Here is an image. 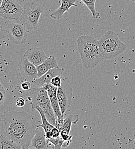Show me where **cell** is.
Listing matches in <instances>:
<instances>
[{
	"mask_svg": "<svg viewBox=\"0 0 135 149\" xmlns=\"http://www.w3.org/2000/svg\"><path fill=\"white\" fill-rule=\"evenodd\" d=\"M37 126L36 119L25 111L4 112L0 116V135L16 142L22 149H29Z\"/></svg>",
	"mask_w": 135,
	"mask_h": 149,
	"instance_id": "1",
	"label": "cell"
},
{
	"mask_svg": "<svg viewBox=\"0 0 135 149\" xmlns=\"http://www.w3.org/2000/svg\"><path fill=\"white\" fill-rule=\"evenodd\" d=\"M77 41L80 59L86 69H93L104 60L98 40L95 38L83 35L78 37Z\"/></svg>",
	"mask_w": 135,
	"mask_h": 149,
	"instance_id": "2",
	"label": "cell"
},
{
	"mask_svg": "<svg viewBox=\"0 0 135 149\" xmlns=\"http://www.w3.org/2000/svg\"><path fill=\"white\" fill-rule=\"evenodd\" d=\"M99 47L105 59H112L123 53L127 45L122 42L114 31H108L98 40Z\"/></svg>",
	"mask_w": 135,
	"mask_h": 149,
	"instance_id": "3",
	"label": "cell"
},
{
	"mask_svg": "<svg viewBox=\"0 0 135 149\" xmlns=\"http://www.w3.org/2000/svg\"><path fill=\"white\" fill-rule=\"evenodd\" d=\"M31 99L32 109L35 110L37 106H40L45 112L48 120L54 126L57 127L58 119L51 106L48 93L45 88L43 87L34 88L31 93Z\"/></svg>",
	"mask_w": 135,
	"mask_h": 149,
	"instance_id": "4",
	"label": "cell"
},
{
	"mask_svg": "<svg viewBox=\"0 0 135 149\" xmlns=\"http://www.w3.org/2000/svg\"><path fill=\"white\" fill-rule=\"evenodd\" d=\"M44 11V8L35 1L25 3L19 21L28 30H36L38 28L39 19Z\"/></svg>",
	"mask_w": 135,
	"mask_h": 149,
	"instance_id": "5",
	"label": "cell"
},
{
	"mask_svg": "<svg viewBox=\"0 0 135 149\" xmlns=\"http://www.w3.org/2000/svg\"><path fill=\"white\" fill-rule=\"evenodd\" d=\"M62 83L58 87L57 96L60 110L63 115L70 107L73 97V90L70 84L69 79L66 77H62Z\"/></svg>",
	"mask_w": 135,
	"mask_h": 149,
	"instance_id": "6",
	"label": "cell"
},
{
	"mask_svg": "<svg viewBox=\"0 0 135 149\" xmlns=\"http://www.w3.org/2000/svg\"><path fill=\"white\" fill-rule=\"evenodd\" d=\"M28 29L18 20V22L9 23L6 26V32L10 41L16 44H23L28 38Z\"/></svg>",
	"mask_w": 135,
	"mask_h": 149,
	"instance_id": "7",
	"label": "cell"
},
{
	"mask_svg": "<svg viewBox=\"0 0 135 149\" xmlns=\"http://www.w3.org/2000/svg\"><path fill=\"white\" fill-rule=\"evenodd\" d=\"M23 12L21 6L15 0H1L0 15L3 19L18 21Z\"/></svg>",
	"mask_w": 135,
	"mask_h": 149,
	"instance_id": "8",
	"label": "cell"
},
{
	"mask_svg": "<svg viewBox=\"0 0 135 149\" xmlns=\"http://www.w3.org/2000/svg\"><path fill=\"white\" fill-rule=\"evenodd\" d=\"M18 69L20 76L27 81L34 83L39 77L37 67L24 55L20 59Z\"/></svg>",
	"mask_w": 135,
	"mask_h": 149,
	"instance_id": "9",
	"label": "cell"
},
{
	"mask_svg": "<svg viewBox=\"0 0 135 149\" xmlns=\"http://www.w3.org/2000/svg\"><path fill=\"white\" fill-rule=\"evenodd\" d=\"M45 90L47 91L48 96L50 97V99L51 101V106L55 112V114L58 119V125L57 127L59 129L62 126L64 122V115H63L60 107L59 106V101H58V96H57V91L58 87L53 86L52 84H47L43 86Z\"/></svg>",
	"mask_w": 135,
	"mask_h": 149,
	"instance_id": "10",
	"label": "cell"
},
{
	"mask_svg": "<svg viewBox=\"0 0 135 149\" xmlns=\"http://www.w3.org/2000/svg\"><path fill=\"white\" fill-rule=\"evenodd\" d=\"M29 149H55V146L47 139L44 129L37 126L35 134L32 139Z\"/></svg>",
	"mask_w": 135,
	"mask_h": 149,
	"instance_id": "11",
	"label": "cell"
},
{
	"mask_svg": "<svg viewBox=\"0 0 135 149\" xmlns=\"http://www.w3.org/2000/svg\"><path fill=\"white\" fill-rule=\"evenodd\" d=\"M24 56L36 67L41 64L48 58L43 49L37 47L28 49L24 53Z\"/></svg>",
	"mask_w": 135,
	"mask_h": 149,
	"instance_id": "12",
	"label": "cell"
},
{
	"mask_svg": "<svg viewBox=\"0 0 135 149\" xmlns=\"http://www.w3.org/2000/svg\"><path fill=\"white\" fill-rule=\"evenodd\" d=\"M64 71L63 68H54L50 70L47 72L42 75L36 79L34 81V84L36 87H41L47 84H51L52 79L57 76H61Z\"/></svg>",
	"mask_w": 135,
	"mask_h": 149,
	"instance_id": "13",
	"label": "cell"
},
{
	"mask_svg": "<svg viewBox=\"0 0 135 149\" xmlns=\"http://www.w3.org/2000/svg\"><path fill=\"white\" fill-rule=\"evenodd\" d=\"M76 0H62L61 5L50 15L51 17L55 19L63 18V15L68 12L71 7H77V5L76 3Z\"/></svg>",
	"mask_w": 135,
	"mask_h": 149,
	"instance_id": "14",
	"label": "cell"
},
{
	"mask_svg": "<svg viewBox=\"0 0 135 149\" xmlns=\"http://www.w3.org/2000/svg\"><path fill=\"white\" fill-rule=\"evenodd\" d=\"M58 67H59V66L55 57L53 55H51L48 57V58L41 64L37 67L38 76L39 77L47 72L50 70Z\"/></svg>",
	"mask_w": 135,
	"mask_h": 149,
	"instance_id": "15",
	"label": "cell"
},
{
	"mask_svg": "<svg viewBox=\"0 0 135 149\" xmlns=\"http://www.w3.org/2000/svg\"><path fill=\"white\" fill-rule=\"evenodd\" d=\"M79 120V116L76 114H70L66 117L64 120L62 126L59 129L60 131H63L66 133L70 134L71 126L73 124H77Z\"/></svg>",
	"mask_w": 135,
	"mask_h": 149,
	"instance_id": "16",
	"label": "cell"
},
{
	"mask_svg": "<svg viewBox=\"0 0 135 149\" xmlns=\"http://www.w3.org/2000/svg\"><path fill=\"white\" fill-rule=\"evenodd\" d=\"M22 147L13 140L0 135V149H21Z\"/></svg>",
	"mask_w": 135,
	"mask_h": 149,
	"instance_id": "17",
	"label": "cell"
},
{
	"mask_svg": "<svg viewBox=\"0 0 135 149\" xmlns=\"http://www.w3.org/2000/svg\"><path fill=\"white\" fill-rule=\"evenodd\" d=\"M35 110H36L38 111L39 112L41 120H42V124L41 125H36V126H39L41 127H43L44 129V130H45V132H47L48 131H51L55 126H54L53 125H52L47 119L46 115H45V113L44 111L39 106H37L35 107Z\"/></svg>",
	"mask_w": 135,
	"mask_h": 149,
	"instance_id": "18",
	"label": "cell"
},
{
	"mask_svg": "<svg viewBox=\"0 0 135 149\" xmlns=\"http://www.w3.org/2000/svg\"><path fill=\"white\" fill-rule=\"evenodd\" d=\"M77 1H82L87 8L89 9L92 14L93 18L97 19L99 17V13L97 11L96 9V0H76Z\"/></svg>",
	"mask_w": 135,
	"mask_h": 149,
	"instance_id": "19",
	"label": "cell"
},
{
	"mask_svg": "<svg viewBox=\"0 0 135 149\" xmlns=\"http://www.w3.org/2000/svg\"><path fill=\"white\" fill-rule=\"evenodd\" d=\"M52 145L55 146V149H60L62 148V145L64 142V140L60 136L57 138H52L50 139H48Z\"/></svg>",
	"mask_w": 135,
	"mask_h": 149,
	"instance_id": "20",
	"label": "cell"
},
{
	"mask_svg": "<svg viewBox=\"0 0 135 149\" xmlns=\"http://www.w3.org/2000/svg\"><path fill=\"white\" fill-rule=\"evenodd\" d=\"M62 83V77L57 76L54 77L52 80H51V84H52L53 86L57 87H59Z\"/></svg>",
	"mask_w": 135,
	"mask_h": 149,
	"instance_id": "21",
	"label": "cell"
},
{
	"mask_svg": "<svg viewBox=\"0 0 135 149\" xmlns=\"http://www.w3.org/2000/svg\"><path fill=\"white\" fill-rule=\"evenodd\" d=\"M6 93L5 90L3 87L2 83H0V103L1 104H2L4 102L6 98Z\"/></svg>",
	"mask_w": 135,
	"mask_h": 149,
	"instance_id": "22",
	"label": "cell"
},
{
	"mask_svg": "<svg viewBox=\"0 0 135 149\" xmlns=\"http://www.w3.org/2000/svg\"><path fill=\"white\" fill-rule=\"evenodd\" d=\"M60 136L64 141H73V135H70L63 131H60Z\"/></svg>",
	"mask_w": 135,
	"mask_h": 149,
	"instance_id": "23",
	"label": "cell"
},
{
	"mask_svg": "<svg viewBox=\"0 0 135 149\" xmlns=\"http://www.w3.org/2000/svg\"><path fill=\"white\" fill-rule=\"evenodd\" d=\"M21 88L23 90H30L31 88L32 87V84H31V82L29 81H24L22 84H21Z\"/></svg>",
	"mask_w": 135,
	"mask_h": 149,
	"instance_id": "24",
	"label": "cell"
},
{
	"mask_svg": "<svg viewBox=\"0 0 135 149\" xmlns=\"http://www.w3.org/2000/svg\"><path fill=\"white\" fill-rule=\"evenodd\" d=\"M25 99L22 97L17 98L16 102V105L17 107H23L25 105Z\"/></svg>",
	"mask_w": 135,
	"mask_h": 149,
	"instance_id": "25",
	"label": "cell"
},
{
	"mask_svg": "<svg viewBox=\"0 0 135 149\" xmlns=\"http://www.w3.org/2000/svg\"><path fill=\"white\" fill-rule=\"evenodd\" d=\"M52 132L53 134V138H57L60 136V130L58 129V127H55L52 130Z\"/></svg>",
	"mask_w": 135,
	"mask_h": 149,
	"instance_id": "26",
	"label": "cell"
},
{
	"mask_svg": "<svg viewBox=\"0 0 135 149\" xmlns=\"http://www.w3.org/2000/svg\"><path fill=\"white\" fill-rule=\"evenodd\" d=\"M45 136L47 139H50L53 138V134H52V131H50L45 132Z\"/></svg>",
	"mask_w": 135,
	"mask_h": 149,
	"instance_id": "27",
	"label": "cell"
},
{
	"mask_svg": "<svg viewBox=\"0 0 135 149\" xmlns=\"http://www.w3.org/2000/svg\"><path fill=\"white\" fill-rule=\"evenodd\" d=\"M71 142L70 141H64L63 143V145H62V148H67L70 145Z\"/></svg>",
	"mask_w": 135,
	"mask_h": 149,
	"instance_id": "28",
	"label": "cell"
},
{
	"mask_svg": "<svg viewBox=\"0 0 135 149\" xmlns=\"http://www.w3.org/2000/svg\"><path fill=\"white\" fill-rule=\"evenodd\" d=\"M132 1H134V2L135 3V0H132Z\"/></svg>",
	"mask_w": 135,
	"mask_h": 149,
	"instance_id": "29",
	"label": "cell"
}]
</instances>
